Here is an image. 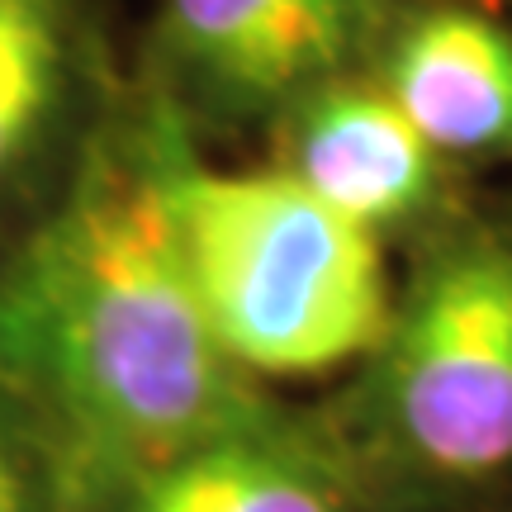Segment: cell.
<instances>
[{
    "instance_id": "cell-1",
    "label": "cell",
    "mask_w": 512,
    "mask_h": 512,
    "mask_svg": "<svg viewBox=\"0 0 512 512\" xmlns=\"http://www.w3.org/2000/svg\"><path fill=\"white\" fill-rule=\"evenodd\" d=\"M0 370L133 479L261 422L185 271L162 157H100L0 275Z\"/></svg>"
},
{
    "instance_id": "cell-2",
    "label": "cell",
    "mask_w": 512,
    "mask_h": 512,
    "mask_svg": "<svg viewBox=\"0 0 512 512\" xmlns=\"http://www.w3.org/2000/svg\"><path fill=\"white\" fill-rule=\"evenodd\" d=\"M166 200L204 318L238 370L323 375L389 328L375 233L290 171H209L162 157Z\"/></svg>"
},
{
    "instance_id": "cell-3",
    "label": "cell",
    "mask_w": 512,
    "mask_h": 512,
    "mask_svg": "<svg viewBox=\"0 0 512 512\" xmlns=\"http://www.w3.org/2000/svg\"><path fill=\"white\" fill-rule=\"evenodd\" d=\"M384 437L437 484L512 470V238L441 247L380 337Z\"/></svg>"
},
{
    "instance_id": "cell-4",
    "label": "cell",
    "mask_w": 512,
    "mask_h": 512,
    "mask_svg": "<svg viewBox=\"0 0 512 512\" xmlns=\"http://www.w3.org/2000/svg\"><path fill=\"white\" fill-rule=\"evenodd\" d=\"M399 0H166L162 43L219 114L290 110L380 48Z\"/></svg>"
},
{
    "instance_id": "cell-5",
    "label": "cell",
    "mask_w": 512,
    "mask_h": 512,
    "mask_svg": "<svg viewBox=\"0 0 512 512\" xmlns=\"http://www.w3.org/2000/svg\"><path fill=\"white\" fill-rule=\"evenodd\" d=\"M384 95L456 157H512V29L465 0L403 5L380 38Z\"/></svg>"
},
{
    "instance_id": "cell-6",
    "label": "cell",
    "mask_w": 512,
    "mask_h": 512,
    "mask_svg": "<svg viewBox=\"0 0 512 512\" xmlns=\"http://www.w3.org/2000/svg\"><path fill=\"white\" fill-rule=\"evenodd\" d=\"M441 157L380 81L337 76L290 105V171L318 200L370 233L422 214L441 190Z\"/></svg>"
},
{
    "instance_id": "cell-7",
    "label": "cell",
    "mask_w": 512,
    "mask_h": 512,
    "mask_svg": "<svg viewBox=\"0 0 512 512\" xmlns=\"http://www.w3.org/2000/svg\"><path fill=\"white\" fill-rule=\"evenodd\" d=\"M124 512H356L347 479L313 446L247 422L133 479Z\"/></svg>"
},
{
    "instance_id": "cell-8",
    "label": "cell",
    "mask_w": 512,
    "mask_h": 512,
    "mask_svg": "<svg viewBox=\"0 0 512 512\" xmlns=\"http://www.w3.org/2000/svg\"><path fill=\"white\" fill-rule=\"evenodd\" d=\"M67 76V5L0 0V181L48 124Z\"/></svg>"
},
{
    "instance_id": "cell-9",
    "label": "cell",
    "mask_w": 512,
    "mask_h": 512,
    "mask_svg": "<svg viewBox=\"0 0 512 512\" xmlns=\"http://www.w3.org/2000/svg\"><path fill=\"white\" fill-rule=\"evenodd\" d=\"M0 512H24V489H19L15 460L5 451V441H0Z\"/></svg>"
}]
</instances>
